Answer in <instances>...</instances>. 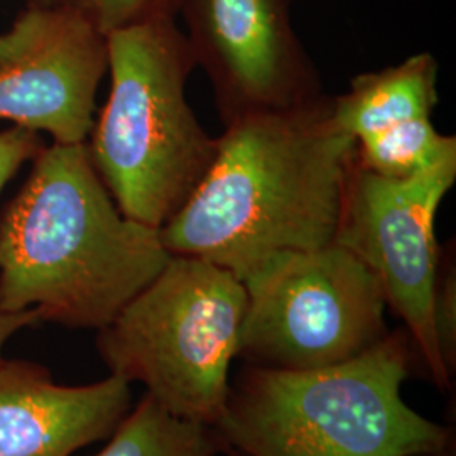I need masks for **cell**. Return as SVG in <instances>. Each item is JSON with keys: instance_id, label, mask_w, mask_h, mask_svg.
Returning <instances> with one entry per match:
<instances>
[{"instance_id": "obj_16", "label": "cell", "mask_w": 456, "mask_h": 456, "mask_svg": "<svg viewBox=\"0 0 456 456\" xmlns=\"http://www.w3.org/2000/svg\"><path fill=\"white\" fill-rule=\"evenodd\" d=\"M37 132L14 126V129L0 132V191L20 169V166L34 159L43 149Z\"/></svg>"}, {"instance_id": "obj_8", "label": "cell", "mask_w": 456, "mask_h": 456, "mask_svg": "<svg viewBox=\"0 0 456 456\" xmlns=\"http://www.w3.org/2000/svg\"><path fill=\"white\" fill-rule=\"evenodd\" d=\"M294 0H176L196 66L210 78L224 126L323 97L293 26Z\"/></svg>"}, {"instance_id": "obj_1", "label": "cell", "mask_w": 456, "mask_h": 456, "mask_svg": "<svg viewBox=\"0 0 456 456\" xmlns=\"http://www.w3.org/2000/svg\"><path fill=\"white\" fill-rule=\"evenodd\" d=\"M354 146L326 95L233 120L205 178L159 230L164 248L242 281L276 254L333 244Z\"/></svg>"}, {"instance_id": "obj_4", "label": "cell", "mask_w": 456, "mask_h": 456, "mask_svg": "<svg viewBox=\"0 0 456 456\" xmlns=\"http://www.w3.org/2000/svg\"><path fill=\"white\" fill-rule=\"evenodd\" d=\"M107 51L110 94L88 152L118 210L161 230L193 195L216 151L186 98L195 56L175 14L115 29Z\"/></svg>"}, {"instance_id": "obj_5", "label": "cell", "mask_w": 456, "mask_h": 456, "mask_svg": "<svg viewBox=\"0 0 456 456\" xmlns=\"http://www.w3.org/2000/svg\"><path fill=\"white\" fill-rule=\"evenodd\" d=\"M244 282L212 262L171 256L163 271L98 330L110 375L142 384L173 416L215 426L239 357Z\"/></svg>"}, {"instance_id": "obj_6", "label": "cell", "mask_w": 456, "mask_h": 456, "mask_svg": "<svg viewBox=\"0 0 456 456\" xmlns=\"http://www.w3.org/2000/svg\"><path fill=\"white\" fill-rule=\"evenodd\" d=\"M239 357L274 370H314L382 340L386 299L362 262L337 244L281 252L242 279Z\"/></svg>"}, {"instance_id": "obj_12", "label": "cell", "mask_w": 456, "mask_h": 456, "mask_svg": "<svg viewBox=\"0 0 456 456\" xmlns=\"http://www.w3.org/2000/svg\"><path fill=\"white\" fill-rule=\"evenodd\" d=\"M227 444L210 424L186 421L144 394L95 456H220Z\"/></svg>"}, {"instance_id": "obj_17", "label": "cell", "mask_w": 456, "mask_h": 456, "mask_svg": "<svg viewBox=\"0 0 456 456\" xmlns=\"http://www.w3.org/2000/svg\"><path fill=\"white\" fill-rule=\"evenodd\" d=\"M41 322V314L36 310L19 311V313H2L0 311V360L5 343L9 342L17 331L33 326Z\"/></svg>"}, {"instance_id": "obj_2", "label": "cell", "mask_w": 456, "mask_h": 456, "mask_svg": "<svg viewBox=\"0 0 456 456\" xmlns=\"http://www.w3.org/2000/svg\"><path fill=\"white\" fill-rule=\"evenodd\" d=\"M158 228L126 216L85 144H53L0 218V311L100 330L163 271Z\"/></svg>"}, {"instance_id": "obj_21", "label": "cell", "mask_w": 456, "mask_h": 456, "mask_svg": "<svg viewBox=\"0 0 456 456\" xmlns=\"http://www.w3.org/2000/svg\"><path fill=\"white\" fill-rule=\"evenodd\" d=\"M423 456H438V455H423Z\"/></svg>"}, {"instance_id": "obj_11", "label": "cell", "mask_w": 456, "mask_h": 456, "mask_svg": "<svg viewBox=\"0 0 456 456\" xmlns=\"http://www.w3.org/2000/svg\"><path fill=\"white\" fill-rule=\"evenodd\" d=\"M440 102L438 61L418 53L399 65L360 73L348 92L331 97V118L354 141L395 124L431 117Z\"/></svg>"}, {"instance_id": "obj_10", "label": "cell", "mask_w": 456, "mask_h": 456, "mask_svg": "<svg viewBox=\"0 0 456 456\" xmlns=\"http://www.w3.org/2000/svg\"><path fill=\"white\" fill-rule=\"evenodd\" d=\"M131 408L120 377L63 386L36 363L0 360V456H71L107 440Z\"/></svg>"}, {"instance_id": "obj_18", "label": "cell", "mask_w": 456, "mask_h": 456, "mask_svg": "<svg viewBox=\"0 0 456 456\" xmlns=\"http://www.w3.org/2000/svg\"><path fill=\"white\" fill-rule=\"evenodd\" d=\"M69 0H33V5L37 7H48V5H60V4H66Z\"/></svg>"}, {"instance_id": "obj_9", "label": "cell", "mask_w": 456, "mask_h": 456, "mask_svg": "<svg viewBox=\"0 0 456 456\" xmlns=\"http://www.w3.org/2000/svg\"><path fill=\"white\" fill-rule=\"evenodd\" d=\"M107 69V36L75 4L31 5L0 34V120L85 144Z\"/></svg>"}, {"instance_id": "obj_19", "label": "cell", "mask_w": 456, "mask_h": 456, "mask_svg": "<svg viewBox=\"0 0 456 456\" xmlns=\"http://www.w3.org/2000/svg\"><path fill=\"white\" fill-rule=\"evenodd\" d=\"M438 456H455V452H453V444L452 446H448L444 452H441Z\"/></svg>"}, {"instance_id": "obj_7", "label": "cell", "mask_w": 456, "mask_h": 456, "mask_svg": "<svg viewBox=\"0 0 456 456\" xmlns=\"http://www.w3.org/2000/svg\"><path fill=\"white\" fill-rule=\"evenodd\" d=\"M455 181L456 156L408 180L375 176L352 159L333 239L375 277L440 391L452 389L453 377L441 362L431 322L441 256L436 215Z\"/></svg>"}, {"instance_id": "obj_14", "label": "cell", "mask_w": 456, "mask_h": 456, "mask_svg": "<svg viewBox=\"0 0 456 456\" xmlns=\"http://www.w3.org/2000/svg\"><path fill=\"white\" fill-rule=\"evenodd\" d=\"M433 333L446 372L456 374V262L455 242L441 247L440 265L431 305Z\"/></svg>"}, {"instance_id": "obj_15", "label": "cell", "mask_w": 456, "mask_h": 456, "mask_svg": "<svg viewBox=\"0 0 456 456\" xmlns=\"http://www.w3.org/2000/svg\"><path fill=\"white\" fill-rule=\"evenodd\" d=\"M92 19L102 33H112L146 17L175 14L176 0H69Z\"/></svg>"}, {"instance_id": "obj_13", "label": "cell", "mask_w": 456, "mask_h": 456, "mask_svg": "<svg viewBox=\"0 0 456 456\" xmlns=\"http://www.w3.org/2000/svg\"><path fill=\"white\" fill-rule=\"evenodd\" d=\"M455 156V135L436 131L431 117L363 135L354 146V164L387 180H408Z\"/></svg>"}, {"instance_id": "obj_20", "label": "cell", "mask_w": 456, "mask_h": 456, "mask_svg": "<svg viewBox=\"0 0 456 456\" xmlns=\"http://www.w3.org/2000/svg\"><path fill=\"white\" fill-rule=\"evenodd\" d=\"M227 456H244V455H240V453H235V452H228Z\"/></svg>"}, {"instance_id": "obj_3", "label": "cell", "mask_w": 456, "mask_h": 456, "mask_svg": "<svg viewBox=\"0 0 456 456\" xmlns=\"http://www.w3.org/2000/svg\"><path fill=\"white\" fill-rule=\"evenodd\" d=\"M416 362L401 328L325 369L294 372L245 363L232 379L216 429L227 453L244 456L440 455L453 444L452 431L403 397Z\"/></svg>"}]
</instances>
